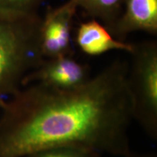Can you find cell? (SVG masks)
<instances>
[{"instance_id": "1", "label": "cell", "mask_w": 157, "mask_h": 157, "mask_svg": "<svg viewBox=\"0 0 157 157\" xmlns=\"http://www.w3.org/2000/svg\"><path fill=\"white\" fill-rule=\"evenodd\" d=\"M128 70L129 62L118 59L74 89L21 87L0 107V157L61 146L129 156L134 119Z\"/></svg>"}, {"instance_id": "2", "label": "cell", "mask_w": 157, "mask_h": 157, "mask_svg": "<svg viewBox=\"0 0 157 157\" xmlns=\"http://www.w3.org/2000/svg\"><path fill=\"white\" fill-rule=\"evenodd\" d=\"M41 23L37 13L0 9V107L44 60L40 47Z\"/></svg>"}, {"instance_id": "3", "label": "cell", "mask_w": 157, "mask_h": 157, "mask_svg": "<svg viewBox=\"0 0 157 157\" xmlns=\"http://www.w3.org/2000/svg\"><path fill=\"white\" fill-rule=\"evenodd\" d=\"M127 82L133 103V119L152 140H157V44H134Z\"/></svg>"}, {"instance_id": "4", "label": "cell", "mask_w": 157, "mask_h": 157, "mask_svg": "<svg viewBox=\"0 0 157 157\" xmlns=\"http://www.w3.org/2000/svg\"><path fill=\"white\" fill-rule=\"evenodd\" d=\"M77 8L74 0L48 8L40 27V47L44 59L74 56L71 29Z\"/></svg>"}, {"instance_id": "5", "label": "cell", "mask_w": 157, "mask_h": 157, "mask_svg": "<svg viewBox=\"0 0 157 157\" xmlns=\"http://www.w3.org/2000/svg\"><path fill=\"white\" fill-rule=\"evenodd\" d=\"M91 77L89 65L78 62L73 56L45 58L38 67L25 76L22 87L39 83L58 89H74Z\"/></svg>"}, {"instance_id": "6", "label": "cell", "mask_w": 157, "mask_h": 157, "mask_svg": "<svg viewBox=\"0 0 157 157\" xmlns=\"http://www.w3.org/2000/svg\"><path fill=\"white\" fill-rule=\"evenodd\" d=\"M123 10L110 31L118 40L125 42L135 31L157 34V0H124Z\"/></svg>"}, {"instance_id": "7", "label": "cell", "mask_w": 157, "mask_h": 157, "mask_svg": "<svg viewBox=\"0 0 157 157\" xmlns=\"http://www.w3.org/2000/svg\"><path fill=\"white\" fill-rule=\"evenodd\" d=\"M76 42L84 53L91 56H101L112 50L130 53L134 48V44L118 40L103 23L93 18L79 25Z\"/></svg>"}, {"instance_id": "8", "label": "cell", "mask_w": 157, "mask_h": 157, "mask_svg": "<svg viewBox=\"0 0 157 157\" xmlns=\"http://www.w3.org/2000/svg\"><path fill=\"white\" fill-rule=\"evenodd\" d=\"M87 15L99 20L109 31L120 17L124 0H74Z\"/></svg>"}, {"instance_id": "9", "label": "cell", "mask_w": 157, "mask_h": 157, "mask_svg": "<svg viewBox=\"0 0 157 157\" xmlns=\"http://www.w3.org/2000/svg\"><path fill=\"white\" fill-rule=\"evenodd\" d=\"M100 153L76 146H61L40 151L25 157H101Z\"/></svg>"}, {"instance_id": "10", "label": "cell", "mask_w": 157, "mask_h": 157, "mask_svg": "<svg viewBox=\"0 0 157 157\" xmlns=\"http://www.w3.org/2000/svg\"><path fill=\"white\" fill-rule=\"evenodd\" d=\"M45 0H0V9L20 13H36Z\"/></svg>"}, {"instance_id": "11", "label": "cell", "mask_w": 157, "mask_h": 157, "mask_svg": "<svg viewBox=\"0 0 157 157\" xmlns=\"http://www.w3.org/2000/svg\"><path fill=\"white\" fill-rule=\"evenodd\" d=\"M127 157H156L154 154H143V155H134L131 154Z\"/></svg>"}]
</instances>
